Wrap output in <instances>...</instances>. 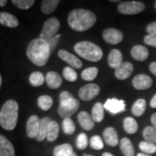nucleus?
Segmentation results:
<instances>
[{
    "instance_id": "f257e3e1",
    "label": "nucleus",
    "mask_w": 156,
    "mask_h": 156,
    "mask_svg": "<svg viewBox=\"0 0 156 156\" xmlns=\"http://www.w3.org/2000/svg\"><path fill=\"white\" fill-rule=\"evenodd\" d=\"M51 50L46 40L41 38L33 39L28 44L26 55L29 60L35 65L42 67L44 66L50 58Z\"/></svg>"
},
{
    "instance_id": "f03ea898",
    "label": "nucleus",
    "mask_w": 156,
    "mask_h": 156,
    "mask_svg": "<svg viewBox=\"0 0 156 156\" xmlns=\"http://www.w3.org/2000/svg\"><path fill=\"white\" fill-rule=\"evenodd\" d=\"M96 22V16L92 11L76 9L70 11L68 16V23L76 31H85L94 26Z\"/></svg>"
},
{
    "instance_id": "7ed1b4c3",
    "label": "nucleus",
    "mask_w": 156,
    "mask_h": 156,
    "mask_svg": "<svg viewBox=\"0 0 156 156\" xmlns=\"http://www.w3.org/2000/svg\"><path fill=\"white\" fill-rule=\"evenodd\" d=\"M18 118V103L14 100H8L0 110V126L11 131L16 128Z\"/></svg>"
},
{
    "instance_id": "20e7f679",
    "label": "nucleus",
    "mask_w": 156,
    "mask_h": 156,
    "mask_svg": "<svg viewBox=\"0 0 156 156\" xmlns=\"http://www.w3.org/2000/svg\"><path fill=\"white\" fill-rule=\"evenodd\" d=\"M75 51L81 57L90 62H98L103 56V52L98 45L89 41L79 42L74 47Z\"/></svg>"
},
{
    "instance_id": "39448f33",
    "label": "nucleus",
    "mask_w": 156,
    "mask_h": 156,
    "mask_svg": "<svg viewBox=\"0 0 156 156\" xmlns=\"http://www.w3.org/2000/svg\"><path fill=\"white\" fill-rule=\"evenodd\" d=\"M60 105L58 107V114L63 119L70 118L77 111L80 103L69 92L63 91L59 95Z\"/></svg>"
},
{
    "instance_id": "423d86ee",
    "label": "nucleus",
    "mask_w": 156,
    "mask_h": 156,
    "mask_svg": "<svg viewBox=\"0 0 156 156\" xmlns=\"http://www.w3.org/2000/svg\"><path fill=\"white\" fill-rule=\"evenodd\" d=\"M117 9L124 15H135L144 11L145 5L140 1H125L119 4Z\"/></svg>"
},
{
    "instance_id": "0eeeda50",
    "label": "nucleus",
    "mask_w": 156,
    "mask_h": 156,
    "mask_svg": "<svg viewBox=\"0 0 156 156\" xmlns=\"http://www.w3.org/2000/svg\"><path fill=\"white\" fill-rule=\"evenodd\" d=\"M60 28V22L56 17H50L44 23L42 31L40 33V37L43 39L55 37L58 30Z\"/></svg>"
},
{
    "instance_id": "6e6552de",
    "label": "nucleus",
    "mask_w": 156,
    "mask_h": 156,
    "mask_svg": "<svg viewBox=\"0 0 156 156\" xmlns=\"http://www.w3.org/2000/svg\"><path fill=\"white\" fill-rule=\"evenodd\" d=\"M100 93V87L95 83H89L83 86L79 89V97L83 101H90L95 98Z\"/></svg>"
},
{
    "instance_id": "1a4fd4ad",
    "label": "nucleus",
    "mask_w": 156,
    "mask_h": 156,
    "mask_svg": "<svg viewBox=\"0 0 156 156\" xmlns=\"http://www.w3.org/2000/svg\"><path fill=\"white\" fill-rule=\"evenodd\" d=\"M104 108L112 115H116L126 110V103L123 100H119L116 98L108 99L104 103Z\"/></svg>"
},
{
    "instance_id": "9d476101",
    "label": "nucleus",
    "mask_w": 156,
    "mask_h": 156,
    "mask_svg": "<svg viewBox=\"0 0 156 156\" xmlns=\"http://www.w3.org/2000/svg\"><path fill=\"white\" fill-rule=\"evenodd\" d=\"M40 119L37 115H31L26 122V134L29 138H37L40 128Z\"/></svg>"
},
{
    "instance_id": "9b49d317",
    "label": "nucleus",
    "mask_w": 156,
    "mask_h": 156,
    "mask_svg": "<svg viewBox=\"0 0 156 156\" xmlns=\"http://www.w3.org/2000/svg\"><path fill=\"white\" fill-rule=\"evenodd\" d=\"M102 37L104 41L110 44H117L123 40V34L116 29H106L103 33Z\"/></svg>"
},
{
    "instance_id": "f8f14e48",
    "label": "nucleus",
    "mask_w": 156,
    "mask_h": 156,
    "mask_svg": "<svg viewBox=\"0 0 156 156\" xmlns=\"http://www.w3.org/2000/svg\"><path fill=\"white\" fill-rule=\"evenodd\" d=\"M132 84L134 89L138 90H145L150 88L153 84V80L150 76L145 74L137 75L132 81Z\"/></svg>"
},
{
    "instance_id": "ddd939ff",
    "label": "nucleus",
    "mask_w": 156,
    "mask_h": 156,
    "mask_svg": "<svg viewBox=\"0 0 156 156\" xmlns=\"http://www.w3.org/2000/svg\"><path fill=\"white\" fill-rule=\"evenodd\" d=\"M58 56L61 58L62 61L67 62L70 67L74 69H80L83 66V62L80 59H78L75 55L69 53V51L65 50H61L58 51Z\"/></svg>"
},
{
    "instance_id": "4468645a",
    "label": "nucleus",
    "mask_w": 156,
    "mask_h": 156,
    "mask_svg": "<svg viewBox=\"0 0 156 156\" xmlns=\"http://www.w3.org/2000/svg\"><path fill=\"white\" fill-rule=\"evenodd\" d=\"M134 71V66L129 62H124L122 64L115 69V75L119 80H125L128 78Z\"/></svg>"
},
{
    "instance_id": "2eb2a0df",
    "label": "nucleus",
    "mask_w": 156,
    "mask_h": 156,
    "mask_svg": "<svg viewBox=\"0 0 156 156\" xmlns=\"http://www.w3.org/2000/svg\"><path fill=\"white\" fill-rule=\"evenodd\" d=\"M0 156H15L12 143L2 134H0Z\"/></svg>"
},
{
    "instance_id": "dca6fc26",
    "label": "nucleus",
    "mask_w": 156,
    "mask_h": 156,
    "mask_svg": "<svg viewBox=\"0 0 156 156\" xmlns=\"http://www.w3.org/2000/svg\"><path fill=\"white\" fill-rule=\"evenodd\" d=\"M122 54L120 50H116V49L112 50L108 57V62L109 67L117 69L122 64Z\"/></svg>"
},
{
    "instance_id": "f3484780",
    "label": "nucleus",
    "mask_w": 156,
    "mask_h": 156,
    "mask_svg": "<svg viewBox=\"0 0 156 156\" xmlns=\"http://www.w3.org/2000/svg\"><path fill=\"white\" fill-rule=\"evenodd\" d=\"M18 20L14 15L8 12H0V24L9 28H16L18 26Z\"/></svg>"
},
{
    "instance_id": "a211bd4d",
    "label": "nucleus",
    "mask_w": 156,
    "mask_h": 156,
    "mask_svg": "<svg viewBox=\"0 0 156 156\" xmlns=\"http://www.w3.org/2000/svg\"><path fill=\"white\" fill-rule=\"evenodd\" d=\"M45 81H46V83L48 85V87L52 89H58L62 83L61 76L55 71H50V72L47 73Z\"/></svg>"
},
{
    "instance_id": "6ab92c4d",
    "label": "nucleus",
    "mask_w": 156,
    "mask_h": 156,
    "mask_svg": "<svg viewBox=\"0 0 156 156\" xmlns=\"http://www.w3.org/2000/svg\"><path fill=\"white\" fill-rule=\"evenodd\" d=\"M103 138H104L105 142L110 147H115L119 143L117 131L112 127L107 128L103 131Z\"/></svg>"
},
{
    "instance_id": "aec40b11",
    "label": "nucleus",
    "mask_w": 156,
    "mask_h": 156,
    "mask_svg": "<svg viewBox=\"0 0 156 156\" xmlns=\"http://www.w3.org/2000/svg\"><path fill=\"white\" fill-rule=\"evenodd\" d=\"M77 119L80 125H81V127L84 128L85 130H91L92 128H94V126H95L94 121L92 120V117L90 116V115L88 112H80L78 114Z\"/></svg>"
},
{
    "instance_id": "412c9836",
    "label": "nucleus",
    "mask_w": 156,
    "mask_h": 156,
    "mask_svg": "<svg viewBox=\"0 0 156 156\" xmlns=\"http://www.w3.org/2000/svg\"><path fill=\"white\" fill-rule=\"evenodd\" d=\"M148 55H149L148 50L145 46L142 45H135L131 50V56L136 61H145L148 57Z\"/></svg>"
},
{
    "instance_id": "4be33fe9",
    "label": "nucleus",
    "mask_w": 156,
    "mask_h": 156,
    "mask_svg": "<svg viewBox=\"0 0 156 156\" xmlns=\"http://www.w3.org/2000/svg\"><path fill=\"white\" fill-rule=\"evenodd\" d=\"M54 156H77V154L73 151L72 146L70 144H61L56 146L53 150Z\"/></svg>"
},
{
    "instance_id": "5701e85b",
    "label": "nucleus",
    "mask_w": 156,
    "mask_h": 156,
    "mask_svg": "<svg viewBox=\"0 0 156 156\" xmlns=\"http://www.w3.org/2000/svg\"><path fill=\"white\" fill-rule=\"evenodd\" d=\"M120 147L124 156H134V148L133 143L127 137L122 138L120 141Z\"/></svg>"
},
{
    "instance_id": "b1692460",
    "label": "nucleus",
    "mask_w": 156,
    "mask_h": 156,
    "mask_svg": "<svg viewBox=\"0 0 156 156\" xmlns=\"http://www.w3.org/2000/svg\"><path fill=\"white\" fill-rule=\"evenodd\" d=\"M91 117L94 122H101L104 118V106L101 102H96L91 112Z\"/></svg>"
},
{
    "instance_id": "393cba45",
    "label": "nucleus",
    "mask_w": 156,
    "mask_h": 156,
    "mask_svg": "<svg viewBox=\"0 0 156 156\" xmlns=\"http://www.w3.org/2000/svg\"><path fill=\"white\" fill-rule=\"evenodd\" d=\"M51 122L49 117H44L40 121V128H39L38 134L37 136V141H43L47 136V131H48V127L49 124Z\"/></svg>"
},
{
    "instance_id": "a878e982",
    "label": "nucleus",
    "mask_w": 156,
    "mask_h": 156,
    "mask_svg": "<svg viewBox=\"0 0 156 156\" xmlns=\"http://www.w3.org/2000/svg\"><path fill=\"white\" fill-rule=\"evenodd\" d=\"M59 134V125L56 121H51L48 127V131H47V136L46 139L49 141L52 142L55 141L58 138Z\"/></svg>"
},
{
    "instance_id": "bb28decb",
    "label": "nucleus",
    "mask_w": 156,
    "mask_h": 156,
    "mask_svg": "<svg viewBox=\"0 0 156 156\" xmlns=\"http://www.w3.org/2000/svg\"><path fill=\"white\" fill-rule=\"evenodd\" d=\"M123 128L128 134H134L138 130V123L133 117H127L123 121Z\"/></svg>"
},
{
    "instance_id": "cd10ccee",
    "label": "nucleus",
    "mask_w": 156,
    "mask_h": 156,
    "mask_svg": "<svg viewBox=\"0 0 156 156\" xmlns=\"http://www.w3.org/2000/svg\"><path fill=\"white\" fill-rule=\"evenodd\" d=\"M59 3H60L59 0H44V1H43L42 6H41L42 12L46 15L51 14L56 10Z\"/></svg>"
},
{
    "instance_id": "c85d7f7f",
    "label": "nucleus",
    "mask_w": 156,
    "mask_h": 156,
    "mask_svg": "<svg viewBox=\"0 0 156 156\" xmlns=\"http://www.w3.org/2000/svg\"><path fill=\"white\" fill-rule=\"evenodd\" d=\"M146 107H147V102L144 99H138L137 101H135L134 105L132 106L133 115L137 117L141 116L145 113Z\"/></svg>"
},
{
    "instance_id": "c756f323",
    "label": "nucleus",
    "mask_w": 156,
    "mask_h": 156,
    "mask_svg": "<svg viewBox=\"0 0 156 156\" xmlns=\"http://www.w3.org/2000/svg\"><path fill=\"white\" fill-rule=\"evenodd\" d=\"M44 81V76L43 75V73L39 72V71L31 73L29 77V82H30V85H32L33 87H39V86L43 85Z\"/></svg>"
},
{
    "instance_id": "7c9ffc66",
    "label": "nucleus",
    "mask_w": 156,
    "mask_h": 156,
    "mask_svg": "<svg viewBox=\"0 0 156 156\" xmlns=\"http://www.w3.org/2000/svg\"><path fill=\"white\" fill-rule=\"evenodd\" d=\"M37 105L42 110L47 111L53 105V99L50 95H41L37 99Z\"/></svg>"
},
{
    "instance_id": "2f4dec72",
    "label": "nucleus",
    "mask_w": 156,
    "mask_h": 156,
    "mask_svg": "<svg viewBox=\"0 0 156 156\" xmlns=\"http://www.w3.org/2000/svg\"><path fill=\"white\" fill-rule=\"evenodd\" d=\"M143 138L146 141L156 144V128L153 126L146 127L143 130Z\"/></svg>"
},
{
    "instance_id": "473e14b6",
    "label": "nucleus",
    "mask_w": 156,
    "mask_h": 156,
    "mask_svg": "<svg viewBox=\"0 0 156 156\" xmlns=\"http://www.w3.org/2000/svg\"><path fill=\"white\" fill-rule=\"evenodd\" d=\"M139 148L143 154H152L156 153V144L151 143L146 140L140 142Z\"/></svg>"
},
{
    "instance_id": "72a5a7b5",
    "label": "nucleus",
    "mask_w": 156,
    "mask_h": 156,
    "mask_svg": "<svg viewBox=\"0 0 156 156\" xmlns=\"http://www.w3.org/2000/svg\"><path fill=\"white\" fill-rule=\"evenodd\" d=\"M62 130L64 134L70 135L76 131V125L70 118H65L62 121Z\"/></svg>"
},
{
    "instance_id": "f704fd0d",
    "label": "nucleus",
    "mask_w": 156,
    "mask_h": 156,
    "mask_svg": "<svg viewBox=\"0 0 156 156\" xmlns=\"http://www.w3.org/2000/svg\"><path fill=\"white\" fill-rule=\"evenodd\" d=\"M98 75V69L95 67H90L84 69L82 72V78L85 81H92Z\"/></svg>"
},
{
    "instance_id": "c9c22d12",
    "label": "nucleus",
    "mask_w": 156,
    "mask_h": 156,
    "mask_svg": "<svg viewBox=\"0 0 156 156\" xmlns=\"http://www.w3.org/2000/svg\"><path fill=\"white\" fill-rule=\"evenodd\" d=\"M62 75L68 82H75L77 80V73L71 67L64 68L62 70Z\"/></svg>"
},
{
    "instance_id": "e433bc0d",
    "label": "nucleus",
    "mask_w": 156,
    "mask_h": 156,
    "mask_svg": "<svg viewBox=\"0 0 156 156\" xmlns=\"http://www.w3.org/2000/svg\"><path fill=\"white\" fill-rule=\"evenodd\" d=\"M14 5L21 10H28L35 4L34 0H12Z\"/></svg>"
},
{
    "instance_id": "4c0bfd02",
    "label": "nucleus",
    "mask_w": 156,
    "mask_h": 156,
    "mask_svg": "<svg viewBox=\"0 0 156 156\" xmlns=\"http://www.w3.org/2000/svg\"><path fill=\"white\" fill-rule=\"evenodd\" d=\"M88 143H89V140H88L87 134L84 133H81L78 135L76 138V143L78 149H80V150L85 149L88 146Z\"/></svg>"
},
{
    "instance_id": "58836bf2",
    "label": "nucleus",
    "mask_w": 156,
    "mask_h": 156,
    "mask_svg": "<svg viewBox=\"0 0 156 156\" xmlns=\"http://www.w3.org/2000/svg\"><path fill=\"white\" fill-rule=\"evenodd\" d=\"M90 146L92 148H94L95 150H101L103 148L104 144L103 141L99 135H94L91 139H90Z\"/></svg>"
},
{
    "instance_id": "ea45409f",
    "label": "nucleus",
    "mask_w": 156,
    "mask_h": 156,
    "mask_svg": "<svg viewBox=\"0 0 156 156\" xmlns=\"http://www.w3.org/2000/svg\"><path fill=\"white\" fill-rule=\"evenodd\" d=\"M144 43L147 45L156 47V36L155 35H147L144 37Z\"/></svg>"
},
{
    "instance_id": "a19ab883",
    "label": "nucleus",
    "mask_w": 156,
    "mask_h": 156,
    "mask_svg": "<svg viewBox=\"0 0 156 156\" xmlns=\"http://www.w3.org/2000/svg\"><path fill=\"white\" fill-rule=\"evenodd\" d=\"M44 40H46V42L49 44L50 47V50H53L56 48V44H58V41H59V39L57 38L56 36L55 37H50L44 38Z\"/></svg>"
},
{
    "instance_id": "79ce46f5",
    "label": "nucleus",
    "mask_w": 156,
    "mask_h": 156,
    "mask_svg": "<svg viewBox=\"0 0 156 156\" xmlns=\"http://www.w3.org/2000/svg\"><path fill=\"white\" fill-rule=\"evenodd\" d=\"M147 32L148 33V35H155L156 36V22H153L149 23L147 26Z\"/></svg>"
},
{
    "instance_id": "37998d69",
    "label": "nucleus",
    "mask_w": 156,
    "mask_h": 156,
    "mask_svg": "<svg viewBox=\"0 0 156 156\" xmlns=\"http://www.w3.org/2000/svg\"><path fill=\"white\" fill-rule=\"evenodd\" d=\"M149 69L154 76H156V62H151L150 65H149Z\"/></svg>"
},
{
    "instance_id": "c03bdc74",
    "label": "nucleus",
    "mask_w": 156,
    "mask_h": 156,
    "mask_svg": "<svg viewBox=\"0 0 156 156\" xmlns=\"http://www.w3.org/2000/svg\"><path fill=\"white\" fill-rule=\"evenodd\" d=\"M151 122L153 124V127L156 128V113H154V115H152V116H151Z\"/></svg>"
},
{
    "instance_id": "a18cd8bd",
    "label": "nucleus",
    "mask_w": 156,
    "mask_h": 156,
    "mask_svg": "<svg viewBox=\"0 0 156 156\" xmlns=\"http://www.w3.org/2000/svg\"><path fill=\"white\" fill-rule=\"evenodd\" d=\"M150 106L153 108H156V95H154V97L152 98L150 101Z\"/></svg>"
},
{
    "instance_id": "49530a36",
    "label": "nucleus",
    "mask_w": 156,
    "mask_h": 156,
    "mask_svg": "<svg viewBox=\"0 0 156 156\" xmlns=\"http://www.w3.org/2000/svg\"><path fill=\"white\" fill-rule=\"evenodd\" d=\"M6 4H7V1L6 0H0V7L5 6Z\"/></svg>"
},
{
    "instance_id": "de8ad7c7",
    "label": "nucleus",
    "mask_w": 156,
    "mask_h": 156,
    "mask_svg": "<svg viewBox=\"0 0 156 156\" xmlns=\"http://www.w3.org/2000/svg\"><path fill=\"white\" fill-rule=\"evenodd\" d=\"M102 156H114L112 154H110V153H103L102 154Z\"/></svg>"
},
{
    "instance_id": "09e8293b",
    "label": "nucleus",
    "mask_w": 156,
    "mask_h": 156,
    "mask_svg": "<svg viewBox=\"0 0 156 156\" xmlns=\"http://www.w3.org/2000/svg\"><path fill=\"white\" fill-rule=\"evenodd\" d=\"M136 156H150L149 154H143V153H139Z\"/></svg>"
},
{
    "instance_id": "8fccbe9b",
    "label": "nucleus",
    "mask_w": 156,
    "mask_h": 156,
    "mask_svg": "<svg viewBox=\"0 0 156 156\" xmlns=\"http://www.w3.org/2000/svg\"><path fill=\"white\" fill-rule=\"evenodd\" d=\"M56 37H57V38L59 39V38H60V37H61V35H60V34H56Z\"/></svg>"
},
{
    "instance_id": "3c124183",
    "label": "nucleus",
    "mask_w": 156,
    "mask_h": 156,
    "mask_svg": "<svg viewBox=\"0 0 156 156\" xmlns=\"http://www.w3.org/2000/svg\"><path fill=\"white\" fill-rule=\"evenodd\" d=\"M1 85H2V76L0 75V87H1Z\"/></svg>"
},
{
    "instance_id": "603ef678",
    "label": "nucleus",
    "mask_w": 156,
    "mask_h": 156,
    "mask_svg": "<svg viewBox=\"0 0 156 156\" xmlns=\"http://www.w3.org/2000/svg\"><path fill=\"white\" fill-rule=\"evenodd\" d=\"M112 3H117V2H119L118 0H111Z\"/></svg>"
},
{
    "instance_id": "864d4df0",
    "label": "nucleus",
    "mask_w": 156,
    "mask_h": 156,
    "mask_svg": "<svg viewBox=\"0 0 156 156\" xmlns=\"http://www.w3.org/2000/svg\"><path fill=\"white\" fill-rule=\"evenodd\" d=\"M83 156H93V155H91V154H84Z\"/></svg>"
}]
</instances>
